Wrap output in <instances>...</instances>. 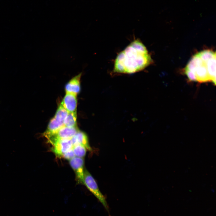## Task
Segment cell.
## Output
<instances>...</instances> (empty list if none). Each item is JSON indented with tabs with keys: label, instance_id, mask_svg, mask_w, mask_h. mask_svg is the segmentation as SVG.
<instances>
[{
	"label": "cell",
	"instance_id": "cell-1",
	"mask_svg": "<svg viewBox=\"0 0 216 216\" xmlns=\"http://www.w3.org/2000/svg\"><path fill=\"white\" fill-rule=\"evenodd\" d=\"M152 61L146 46L139 40H135L118 54L114 62L113 71L133 74L144 69Z\"/></svg>",
	"mask_w": 216,
	"mask_h": 216
},
{
	"label": "cell",
	"instance_id": "cell-2",
	"mask_svg": "<svg viewBox=\"0 0 216 216\" xmlns=\"http://www.w3.org/2000/svg\"><path fill=\"white\" fill-rule=\"evenodd\" d=\"M216 53L207 50L194 55L186 66L184 72L189 80L216 84Z\"/></svg>",
	"mask_w": 216,
	"mask_h": 216
},
{
	"label": "cell",
	"instance_id": "cell-3",
	"mask_svg": "<svg viewBox=\"0 0 216 216\" xmlns=\"http://www.w3.org/2000/svg\"><path fill=\"white\" fill-rule=\"evenodd\" d=\"M84 184L108 210V206L105 196L100 191L94 179L86 170L84 172Z\"/></svg>",
	"mask_w": 216,
	"mask_h": 216
},
{
	"label": "cell",
	"instance_id": "cell-4",
	"mask_svg": "<svg viewBox=\"0 0 216 216\" xmlns=\"http://www.w3.org/2000/svg\"><path fill=\"white\" fill-rule=\"evenodd\" d=\"M79 130L77 127H68L64 125L55 133L46 138L51 143L58 139H71Z\"/></svg>",
	"mask_w": 216,
	"mask_h": 216
},
{
	"label": "cell",
	"instance_id": "cell-5",
	"mask_svg": "<svg viewBox=\"0 0 216 216\" xmlns=\"http://www.w3.org/2000/svg\"><path fill=\"white\" fill-rule=\"evenodd\" d=\"M53 146L52 152L56 155L62 157L64 154L72 148L73 145L71 139H61L56 140L51 143Z\"/></svg>",
	"mask_w": 216,
	"mask_h": 216
},
{
	"label": "cell",
	"instance_id": "cell-6",
	"mask_svg": "<svg viewBox=\"0 0 216 216\" xmlns=\"http://www.w3.org/2000/svg\"><path fill=\"white\" fill-rule=\"evenodd\" d=\"M69 164L75 172L78 182L84 184V170L83 158L75 157L69 160Z\"/></svg>",
	"mask_w": 216,
	"mask_h": 216
},
{
	"label": "cell",
	"instance_id": "cell-7",
	"mask_svg": "<svg viewBox=\"0 0 216 216\" xmlns=\"http://www.w3.org/2000/svg\"><path fill=\"white\" fill-rule=\"evenodd\" d=\"M76 95L66 92L61 104L69 112H76Z\"/></svg>",
	"mask_w": 216,
	"mask_h": 216
},
{
	"label": "cell",
	"instance_id": "cell-8",
	"mask_svg": "<svg viewBox=\"0 0 216 216\" xmlns=\"http://www.w3.org/2000/svg\"><path fill=\"white\" fill-rule=\"evenodd\" d=\"M82 74V72L72 77L66 84L65 87L66 92L77 95L80 90V80Z\"/></svg>",
	"mask_w": 216,
	"mask_h": 216
},
{
	"label": "cell",
	"instance_id": "cell-9",
	"mask_svg": "<svg viewBox=\"0 0 216 216\" xmlns=\"http://www.w3.org/2000/svg\"><path fill=\"white\" fill-rule=\"evenodd\" d=\"M71 140L73 146L81 145L84 146L87 150L90 151L92 150L87 136L83 132L79 130L71 139Z\"/></svg>",
	"mask_w": 216,
	"mask_h": 216
},
{
	"label": "cell",
	"instance_id": "cell-10",
	"mask_svg": "<svg viewBox=\"0 0 216 216\" xmlns=\"http://www.w3.org/2000/svg\"><path fill=\"white\" fill-rule=\"evenodd\" d=\"M64 125L63 122L58 121L54 117L50 120L46 130L43 135L46 137L55 133Z\"/></svg>",
	"mask_w": 216,
	"mask_h": 216
},
{
	"label": "cell",
	"instance_id": "cell-11",
	"mask_svg": "<svg viewBox=\"0 0 216 216\" xmlns=\"http://www.w3.org/2000/svg\"><path fill=\"white\" fill-rule=\"evenodd\" d=\"M76 118V112H69L63 121L64 125L68 127H77Z\"/></svg>",
	"mask_w": 216,
	"mask_h": 216
},
{
	"label": "cell",
	"instance_id": "cell-12",
	"mask_svg": "<svg viewBox=\"0 0 216 216\" xmlns=\"http://www.w3.org/2000/svg\"><path fill=\"white\" fill-rule=\"evenodd\" d=\"M69 113L61 104L57 110L54 117L58 121L63 122Z\"/></svg>",
	"mask_w": 216,
	"mask_h": 216
},
{
	"label": "cell",
	"instance_id": "cell-13",
	"mask_svg": "<svg viewBox=\"0 0 216 216\" xmlns=\"http://www.w3.org/2000/svg\"><path fill=\"white\" fill-rule=\"evenodd\" d=\"M73 150L75 157L83 158L86 154V148L81 145H77L74 146Z\"/></svg>",
	"mask_w": 216,
	"mask_h": 216
},
{
	"label": "cell",
	"instance_id": "cell-14",
	"mask_svg": "<svg viewBox=\"0 0 216 216\" xmlns=\"http://www.w3.org/2000/svg\"><path fill=\"white\" fill-rule=\"evenodd\" d=\"M75 157V156L73 150V148L66 152L62 156V157L64 158L69 160Z\"/></svg>",
	"mask_w": 216,
	"mask_h": 216
}]
</instances>
